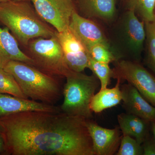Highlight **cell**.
I'll return each mask as SVG.
<instances>
[{"label": "cell", "mask_w": 155, "mask_h": 155, "mask_svg": "<svg viewBox=\"0 0 155 155\" xmlns=\"http://www.w3.org/2000/svg\"><path fill=\"white\" fill-rule=\"evenodd\" d=\"M4 69L14 76L27 98L50 105L61 98L62 88L58 81L34 66L11 61Z\"/></svg>", "instance_id": "3"}, {"label": "cell", "mask_w": 155, "mask_h": 155, "mask_svg": "<svg viewBox=\"0 0 155 155\" xmlns=\"http://www.w3.org/2000/svg\"><path fill=\"white\" fill-rule=\"evenodd\" d=\"M3 129L2 125L0 124V133H3Z\"/></svg>", "instance_id": "27"}, {"label": "cell", "mask_w": 155, "mask_h": 155, "mask_svg": "<svg viewBox=\"0 0 155 155\" xmlns=\"http://www.w3.org/2000/svg\"><path fill=\"white\" fill-rule=\"evenodd\" d=\"M122 106L126 113L132 114L150 122H155V107L145 99L130 84L120 86Z\"/></svg>", "instance_id": "12"}, {"label": "cell", "mask_w": 155, "mask_h": 155, "mask_svg": "<svg viewBox=\"0 0 155 155\" xmlns=\"http://www.w3.org/2000/svg\"><path fill=\"white\" fill-rule=\"evenodd\" d=\"M11 61H20L35 66L33 59L20 49L17 40L8 28L0 27V68L4 69Z\"/></svg>", "instance_id": "14"}, {"label": "cell", "mask_w": 155, "mask_h": 155, "mask_svg": "<svg viewBox=\"0 0 155 155\" xmlns=\"http://www.w3.org/2000/svg\"><path fill=\"white\" fill-rule=\"evenodd\" d=\"M55 35L69 69L75 72H83L87 68L90 58L86 48L69 28L62 32L56 31Z\"/></svg>", "instance_id": "9"}, {"label": "cell", "mask_w": 155, "mask_h": 155, "mask_svg": "<svg viewBox=\"0 0 155 155\" xmlns=\"http://www.w3.org/2000/svg\"><path fill=\"white\" fill-rule=\"evenodd\" d=\"M9 1H16V0H9Z\"/></svg>", "instance_id": "29"}, {"label": "cell", "mask_w": 155, "mask_h": 155, "mask_svg": "<svg viewBox=\"0 0 155 155\" xmlns=\"http://www.w3.org/2000/svg\"><path fill=\"white\" fill-rule=\"evenodd\" d=\"M117 120L122 135L133 137L140 144H142L150 135L151 122L140 117L127 113H122L117 116Z\"/></svg>", "instance_id": "15"}, {"label": "cell", "mask_w": 155, "mask_h": 155, "mask_svg": "<svg viewBox=\"0 0 155 155\" xmlns=\"http://www.w3.org/2000/svg\"><path fill=\"white\" fill-rule=\"evenodd\" d=\"M116 85L112 88L100 89L94 94L90 104L91 111L96 114L117 106L122 101V94L120 86L121 81L117 79Z\"/></svg>", "instance_id": "16"}, {"label": "cell", "mask_w": 155, "mask_h": 155, "mask_svg": "<svg viewBox=\"0 0 155 155\" xmlns=\"http://www.w3.org/2000/svg\"><path fill=\"white\" fill-rule=\"evenodd\" d=\"M69 28L87 50L99 44L112 47L98 25L91 20L81 16L75 10L71 16Z\"/></svg>", "instance_id": "11"}, {"label": "cell", "mask_w": 155, "mask_h": 155, "mask_svg": "<svg viewBox=\"0 0 155 155\" xmlns=\"http://www.w3.org/2000/svg\"><path fill=\"white\" fill-rule=\"evenodd\" d=\"M35 10L44 21L61 32L69 28L75 11L72 0H30Z\"/></svg>", "instance_id": "8"}, {"label": "cell", "mask_w": 155, "mask_h": 155, "mask_svg": "<svg viewBox=\"0 0 155 155\" xmlns=\"http://www.w3.org/2000/svg\"><path fill=\"white\" fill-rule=\"evenodd\" d=\"M35 67L52 76L67 78L75 72L69 69L56 35L49 38H38L28 43Z\"/></svg>", "instance_id": "6"}, {"label": "cell", "mask_w": 155, "mask_h": 155, "mask_svg": "<svg viewBox=\"0 0 155 155\" xmlns=\"http://www.w3.org/2000/svg\"><path fill=\"white\" fill-rule=\"evenodd\" d=\"M0 93L27 98L14 76L2 68H0Z\"/></svg>", "instance_id": "21"}, {"label": "cell", "mask_w": 155, "mask_h": 155, "mask_svg": "<svg viewBox=\"0 0 155 155\" xmlns=\"http://www.w3.org/2000/svg\"></svg>", "instance_id": "30"}, {"label": "cell", "mask_w": 155, "mask_h": 155, "mask_svg": "<svg viewBox=\"0 0 155 155\" xmlns=\"http://www.w3.org/2000/svg\"><path fill=\"white\" fill-rule=\"evenodd\" d=\"M87 119L62 111L1 116L7 154L94 155Z\"/></svg>", "instance_id": "1"}, {"label": "cell", "mask_w": 155, "mask_h": 155, "mask_svg": "<svg viewBox=\"0 0 155 155\" xmlns=\"http://www.w3.org/2000/svg\"><path fill=\"white\" fill-rule=\"evenodd\" d=\"M43 20L26 2L9 1L0 3V21L24 45H28L33 39L55 35V31Z\"/></svg>", "instance_id": "2"}, {"label": "cell", "mask_w": 155, "mask_h": 155, "mask_svg": "<svg viewBox=\"0 0 155 155\" xmlns=\"http://www.w3.org/2000/svg\"><path fill=\"white\" fill-rule=\"evenodd\" d=\"M143 155H155V140L149 136L142 144Z\"/></svg>", "instance_id": "24"}, {"label": "cell", "mask_w": 155, "mask_h": 155, "mask_svg": "<svg viewBox=\"0 0 155 155\" xmlns=\"http://www.w3.org/2000/svg\"><path fill=\"white\" fill-rule=\"evenodd\" d=\"M87 68L92 71L99 80L100 89L107 87L113 76V69H111L109 64L97 62L90 58Z\"/></svg>", "instance_id": "20"}, {"label": "cell", "mask_w": 155, "mask_h": 155, "mask_svg": "<svg viewBox=\"0 0 155 155\" xmlns=\"http://www.w3.org/2000/svg\"><path fill=\"white\" fill-rule=\"evenodd\" d=\"M114 35V50L118 60L126 58L140 63L146 39L144 22L133 11L127 10L118 21Z\"/></svg>", "instance_id": "5"}, {"label": "cell", "mask_w": 155, "mask_h": 155, "mask_svg": "<svg viewBox=\"0 0 155 155\" xmlns=\"http://www.w3.org/2000/svg\"><path fill=\"white\" fill-rule=\"evenodd\" d=\"M87 51L90 58L97 62L109 64L118 61L113 48L105 45H94Z\"/></svg>", "instance_id": "22"}, {"label": "cell", "mask_w": 155, "mask_h": 155, "mask_svg": "<svg viewBox=\"0 0 155 155\" xmlns=\"http://www.w3.org/2000/svg\"><path fill=\"white\" fill-rule=\"evenodd\" d=\"M144 23L146 31L144 64L155 75V20Z\"/></svg>", "instance_id": "19"}, {"label": "cell", "mask_w": 155, "mask_h": 155, "mask_svg": "<svg viewBox=\"0 0 155 155\" xmlns=\"http://www.w3.org/2000/svg\"><path fill=\"white\" fill-rule=\"evenodd\" d=\"M6 153L5 141L2 133H0V154Z\"/></svg>", "instance_id": "25"}, {"label": "cell", "mask_w": 155, "mask_h": 155, "mask_svg": "<svg viewBox=\"0 0 155 155\" xmlns=\"http://www.w3.org/2000/svg\"><path fill=\"white\" fill-rule=\"evenodd\" d=\"M61 112V107L54 105L23 98L7 94L0 93V117L26 111Z\"/></svg>", "instance_id": "13"}, {"label": "cell", "mask_w": 155, "mask_h": 155, "mask_svg": "<svg viewBox=\"0 0 155 155\" xmlns=\"http://www.w3.org/2000/svg\"><path fill=\"white\" fill-rule=\"evenodd\" d=\"M116 155H143L142 146L133 137L129 136L122 135L119 149Z\"/></svg>", "instance_id": "23"}, {"label": "cell", "mask_w": 155, "mask_h": 155, "mask_svg": "<svg viewBox=\"0 0 155 155\" xmlns=\"http://www.w3.org/2000/svg\"><path fill=\"white\" fill-rule=\"evenodd\" d=\"M127 10L133 11L144 22L155 20V0H123Z\"/></svg>", "instance_id": "18"}, {"label": "cell", "mask_w": 155, "mask_h": 155, "mask_svg": "<svg viewBox=\"0 0 155 155\" xmlns=\"http://www.w3.org/2000/svg\"><path fill=\"white\" fill-rule=\"evenodd\" d=\"M113 78L126 81L137 89L143 97L155 107V76L140 63L129 60L114 62Z\"/></svg>", "instance_id": "7"}, {"label": "cell", "mask_w": 155, "mask_h": 155, "mask_svg": "<svg viewBox=\"0 0 155 155\" xmlns=\"http://www.w3.org/2000/svg\"><path fill=\"white\" fill-rule=\"evenodd\" d=\"M8 1H9V0H0V3L5 2Z\"/></svg>", "instance_id": "28"}, {"label": "cell", "mask_w": 155, "mask_h": 155, "mask_svg": "<svg viewBox=\"0 0 155 155\" xmlns=\"http://www.w3.org/2000/svg\"><path fill=\"white\" fill-rule=\"evenodd\" d=\"M66 79L63 90L64 100L61 111L69 115L91 119L93 112L91 102L97 90L101 87L99 80L94 74L88 75L75 72Z\"/></svg>", "instance_id": "4"}, {"label": "cell", "mask_w": 155, "mask_h": 155, "mask_svg": "<svg viewBox=\"0 0 155 155\" xmlns=\"http://www.w3.org/2000/svg\"><path fill=\"white\" fill-rule=\"evenodd\" d=\"M87 126L92 140L94 155H116L122 137L119 127L105 128L90 119H87Z\"/></svg>", "instance_id": "10"}, {"label": "cell", "mask_w": 155, "mask_h": 155, "mask_svg": "<svg viewBox=\"0 0 155 155\" xmlns=\"http://www.w3.org/2000/svg\"><path fill=\"white\" fill-rule=\"evenodd\" d=\"M150 129H151L152 131L155 140V122H151Z\"/></svg>", "instance_id": "26"}, {"label": "cell", "mask_w": 155, "mask_h": 155, "mask_svg": "<svg viewBox=\"0 0 155 155\" xmlns=\"http://www.w3.org/2000/svg\"><path fill=\"white\" fill-rule=\"evenodd\" d=\"M79 4L88 17L110 20L116 14V0H79Z\"/></svg>", "instance_id": "17"}]
</instances>
